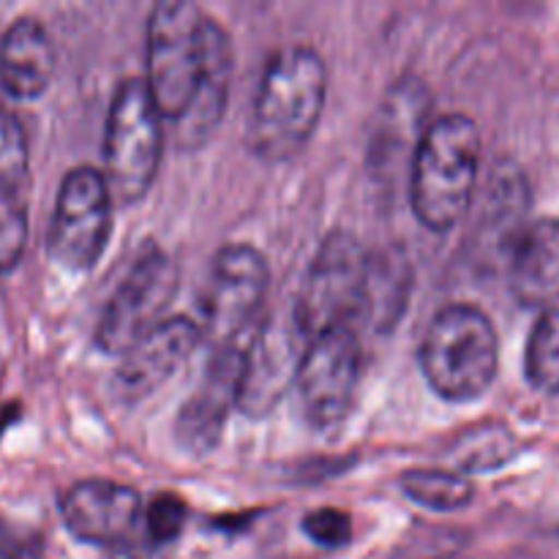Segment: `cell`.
Masks as SVG:
<instances>
[{
  "instance_id": "obj_7",
  "label": "cell",
  "mask_w": 559,
  "mask_h": 559,
  "mask_svg": "<svg viewBox=\"0 0 559 559\" xmlns=\"http://www.w3.org/2000/svg\"><path fill=\"white\" fill-rule=\"evenodd\" d=\"M271 267L262 251L246 243H229L213 257L202 289V336L213 349L246 344L265 306ZM211 349V353H213Z\"/></svg>"
},
{
  "instance_id": "obj_24",
  "label": "cell",
  "mask_w": 559,
  "mask_h": 559,
  "mask_svg": "<svg viewBox=\"0 0 559 559\" xmlns=\"http://www.w3.org/2000/svg\"><path fill=\"white\" fill-rule=\"evenodd\" d=\"M189 511H186V502L175 495H158L153 497L151 506L145 508V535L151 540V546H167L173 540H178V535L183 533V524Z\"/></svg>"
},
{
  "instance_id": "obj_6",
  "label": "cell",
  "mask_w": 559,
  "mask_h": 559,
  "mask_svg": "<svg viewBox=\"0 0 559 559\" xmlns=\"http://www.w3.org/2000/svg\"><path fill=\"white\" fill-rule=\"evenodd\" d=\"M207 14L189 0H162L147 16V91L164 120L189 109L205 69Z\"/></svg>"
},
{
  "instance_id": "obj_11",
  "label": "cell",
  "mask_w": 559,
  "mask_h": 559,
  "mask_svg": "<svg viewBox=\"0 0 559 559\" xmlns=\"http://www.w3.org/2000/svg\"><path fill=\"white\" fill-rule=\"evenodd\" d=\"M243 349L246 344L213 349L200 385L180 407L178 420H175V442L189 456L211 453L227 426L229 413L238 407Z\"/></svg>"
},
{
  "instance_id": "obj_1",
  "label": "cell",
  "mask_w": 559,
  "mask_h": 559,
  "mask_svg": "<svg viewBox=\"0 0 559 559\" xmlns=\"http://www.w3.org/2000/svg\"><path fill=\"white\" fill-rule=\"evenodd\" d=\"M328 98V66L314 47L293 44L267 58L249 118V145L262 162L298 156L314 136Z\"/></svg>"
},
{
  "instance_id": "obj_14",
  "label": "cell",
  "mask_w": 559,
  "mask_h": 559,
  "mask_svg": "<svg viewBox=\"0 0 559 559\" xmlns=\"http://www.w3.org/2000/svg\"><path fill=\"white\" fill-rule=\"evenodd\" d=\"M200 336V325L180 314L164 320L156 331L136 342L120 358L118 374H115V393L120 402L136 404L156 393L191 358Z\"/></svg>"
},
{
  "instance_id": "obj_20",
  "label": "cell",
  "mask_w": 559,
  "mask_h": 559,
  "mask_svg": "<svg viewBox=\"0 0 559 559\" xmlns=\"http://www.w3.org/2000/svg\"><path fill=\"white\" fill-rule=\"evenodd\" d=\"M524 374L538 393H559V309L540 311L527 338Z\"/></svg>"
},
{
  "instance_id": "obj_18",
  "label": "cell",
  "mask_w": 559,
  "mask_h": 559,
  "mask_svg": "<svg viewBox=\"0 0 559 559\" xmlns=\"http://www.w3.org/2000/svg\"><path fill=\"white\" fill-rule=\"evenodd\" d=\"M409 293L407 257L399 249H385L371 254L369 298H366L364 322H371L377 331H391L393 322L404 311Z\"/></svg>"
},
{
  "instance_id": "obj_12",
  "label": "cell",
  "mask_w": 559,
  "mask_h": 559,
  "mask_svg": "<svg viewBox=\"0 0 559 559\" xmlns=\"http://www.w3.org/2000/svg\"><path fill=\"white\" fill-rule=\"evenodd\" d=\"M60 516L76 540L91 546H126L145 519L140 491L115 480H80L60 497Z\"/></svg>"
},
{
  "instance_id": "obj_17",
  "label": "cell",
  "mask_w": 559,
  "mask_h": 559,
  "mask_svg": "<svg viewBox=\"0 0 559 559\" xmlns=\"http://www.w3.org/2000/svg\"><path fill=\"white\" fill-rule=\"evenodd\" d=\"M55 74V47L47 27L20 16L0 38V87L11 98L31 102L49 87Z\"/></svg>"
},
{
  "instance_id": "obj_9",
  "label": "cell",
  "mask_w": 559,
  "mask_h": 559,
  "mask_svg": "<svg viewBox=\"0 0 559 559\" xmlns=\"http://www.w3.org/2000/svg\"><path fill=\"white\" fill-rule=\"evenodd\" d=\"M112 191L104 173L74 167L55 200L47 249L60 267L87 273L98 265L112 233Z\"/></svg>"
},
{
  "instance_id": "obj_22",
  "label": "cell",
  "mask_w": 559,
  "mask_h": 559,
  "mask_svg": "<svg viewBox=\"0 0 559 559\" xmlns=\"http://www.w3.org/2000/svg\"><path fill=\"white\" fill-rule=\"evenodd\" d=\"M27 246L25 186L0 180V273L20 265Z\"/></svg>"
},
{
  "instance_id": "obj_4",
  "label": "cell",
  "mask_w": 559,
  "mask_h": 559,
  "mask_svg": "<svg viewBox=\"0 0 559 559\" xmlns=\"http://www.w3.org/2000/svg\"><path fill=\"white\" fill-rule=\"evenodd\" d=\"M369 276L371 251L349 233L328 235L295 300L293 320L300 336L311 342L333 328H353L364 320Z\"/></svg>"
},
{
  "instance_id": "obj_16",
  "label": "cell",
  "mask_w": 559,
  "mask_h": 559,
  "mask_svg": "<svg viewBox=\"0 0 559 559\" xmlns=\"http://www.w3.org/2000/svg\"><path fill=\"white\" fill-rule=\"evenodd\" d=\"M508 282L527 309H555L559 300V218L524 224L508 251Z\"/></svg>"
},
{
  "instance_id": "obj_19",
  "label": "cell",
  "mask_w": 559,
  "mask_h": 559,
  "mask_svg": "<svg viewBox=\"0 0 559 559\" xmlns=\"http://www.w3.org/2000/svg\"><path fill=\"white\" fill-rule=\"evenodd\" d=\"M402 491L420 508H429L435 513L462 511L473 502L475 486L453 469H407L402 475Z\"/></svg>"
},
{
  "instance_id": "obj_26",
  "label": "cell",
  "mask_w": 559,
  "mask_h": 559,
  "mask_svg": "<svg viewBox=\"0 0 559 559\" xmlns=\"http://www.w3.org/2000/svg\"><path fill=\"white\" fill-rule=\"evenodd\" d=\"M41 551L38 533L0 522V559H41Z\"/></svg>"
},
{
  "instance_id": "obj_13",
  "label": "cell",
  "mask_w": 559,
  "mask_h": 559,
  "mask_svg": "<svg viewBox=\"0 0 559 559\" xmlns=\"http://www.w3.org/2000/svg\"><path fill=\"white\" fill-rule=\"evenodd\" d=\"M304 344L309 342L300 336L295 320L289 328L273 320L262 322L243 349L238 409H243L249 418H265L278 399L295 388Z\"/></svg>"
},
{
  "instance_id": "obj_3",
  "label": "cell",
  "mask_w": 559,
  "mask_h": 559,
  "mask_svg": "<svg viewBox=\"0 0 559 559\" xmlns=\"http://www.w3.org/2000/svg\"><path fill=\"white\" fill-rule=\"evenodd\" d=\"M420 371L437 396L475 402L500 371V338L495 322L469 304L437 311L420 338Z\"/></svg>"
},
{
  "instance_id": "obj_21",
  "label": "cell",
  "mask_w": 559,
  "mask_h": 559,
  "mask_svg": "<svg viewBox=\"0 0 559 559\" xmlns=\"http://www.w3.org/2000/svg\"><path fill=\"white\" fill-rule=\"evenodd\" d=\"M519 451L516 435L506 424H480L475 429L464 431L453 445L456 464L467 473H489L511 462Z\"/></svg>"
},
{
  "instance_id": "obj_23",
  "label": "cell",
  "mask_w": 559,
  "mask_h": 559,
  "mask_svg": "<svg viewBox=\"0 0 559 559\" xmlns=\"http://www.w3.org/2000/svg\"><path fill=\"white\" fill-rule=\"evenodd\" d=\"M0 180L27 183V142L20 120L0 104Z\"/></svg>"
},
{
  "instance_id": "obj_10",
  "label": "cell",
  "mask_w": 559,
  "mask_h": 559,
  "mask_svg": "<svg viewBox=\"0 0 559 559\" xmlns=\"http://www.w3.org/2000/svg\"><path fill=\"white\" fill-rule=\"evenodd\" d=\"M364 369V347L355 328H333L311 338L295 377L300 413L314 429L342 424L353 407Z\"/></svg>"
},
{
  "instance_id": "obj_5",
  "label": "cell",
  "mask_w": 559,
  "mask_h": 559,
  "mask_svg": "<svg viewBox=\"0 0 559 559\" xmlns=\"http://www.w3.org/2000/svg\"><path fill=\"white\" fill-rule=\"evenodd\" d=\"M164 153V115L140 76L120 82L107 115L104 178L112 200L134 205L151 191Z\"/></svg>"
},
{
  "instance_id": "obj_25",
  "label": "cell",
  "mask_w": 559,
  "mask_h": 559,
  "mask_svg": "<svg viewBox=\"0 0 559 559\" xmlns=\"http://www.w3.org/2000/svg\"><path fill=\"white\" fill-rule=\"evenodd\" d=\"M304 533L322 549H342L353 538V519L338 508H317L304 519Z\"/></svg>"
},
{
  "instance_id": "obj_2",
  "label": "cell",
  "mask_w": 559,
  "mask_h": 559,
  "mask_svg": "<svg viewBox=\"0 0 559 559\" xmlns=\"http://www.w3.org/2000/svg\"><path fill=\"white\" fill-rule=\"evenodd\" d=\"M480 131L469 115L448 112L420 131L409 164V205L431 233L467 216L478 186Z\"/></svg>"
},
{
  "instance_id": "obj_8",
  "label": "cell",
  "mask_w": 559,
  "mask_h": 559,
  "mask_svg": "<svg viewBox=\"0 0 559 559\" xmlns=\"http://www.w3.org/2000/svg\"><path fill=\"white\" fill-rule=\"evenodd\" d=\"M178 293V267L162 249L147 246L123 282L109 295L96 325V347L123 358L136 342L169 320L167 309Z\"/></svg>"
},
{
  "instance_id": "obj_15",
  "label": "cell",
  "mask_w": 559,
  "mask_h": 559,
  "mask_svg": "<svg viewBox=\"0 0 559 559\" xmlns=\"http://www.w3.org/2000/svg\"><path fill=\"white\" fill-rule=\"evenodd\" d=\"M233 60L235 52L227 31L207 16L205 69H202L200 87H197L189 109L173 123L175 142L183 151H197L205 145L222 123L229 98V82H233Z\"/></svg>"
}]
</instances>
